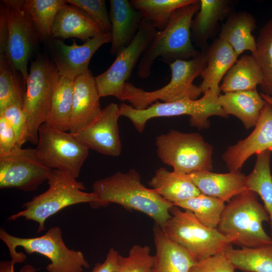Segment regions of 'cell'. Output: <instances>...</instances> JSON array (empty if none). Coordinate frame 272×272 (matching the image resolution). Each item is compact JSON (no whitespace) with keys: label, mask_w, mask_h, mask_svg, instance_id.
Listing matches in <instances>:
<instances>
[{"label":"cell","mask_w":272,"mask_h":272,"mask_svg":"<svg viewBox=\"0 0 272 272\" xmlns=\"http://www.w3.org/2000/svg\"><path fill=\"white\" fill-rule=\"evenodd\" d=\"M104 33L82 10L67 3L57 12L54 20L50 38H77L84 42Z\"/></svg>","instance_id":"obj_20"},{"label":"cell","mask_w":272,"mask_h":272,"mask_svg":"<svg viewBox=\"0 0 272 272\" xmlns=\"http://www.w3.org/2000/svg\"><path fill=\"white\" fill-rule=\"evenodd\" d=\"M200 8V1L176 10L166 27L158 31L143 54L137 65L138 77L146 79L156 59L168 64L177 60H188L200 52L192 44V20Z\"/></svg>","instance_id":"obj_2"},{"label":"cell","mask_w":272,"mask_h":272,"mask_svg":"<svg viewBox=\"0 0 272 272\" xmlns=\"http://www.w3.org/2000/svg\"><path fill=\"white\" fill-rule=\"evenodd\" d=\"M269 222L268 215L258 201L257 194L246 190L234 196L226 205L217 229L241 248L272 244V238L262 224Z\"/></svg>","instance_id":"obj_3"},{"label":"cell","mask_w":272,"mask_h":272,"mask_svg":"<svg viewBox=\"0 0 272 272\" xmlns=\"http://www.w3.org/2000/svg\"><path fill=\"white\" fill-rule=\"evenodd\" d=\"M17 146L14 132L5 117L0 115V156L10 153Z\"/></svg>","instance_id":"obj_41"},{"label":"cell","mask_w":272,"mask_h":272,"mask_svg":"<svg viewBox=\"0 0 272 272\" xmlns=\"http://www.w3.org/2000/svg\"><path fill=\"white\" fill-rule=\"evenodd\" d=\"M206 53L207 65L200 75L202 82L198 87L203 94L209 90L221 91L220 82L238 56L231 46L219 37L209 45Z\"/></svg>","instance_id":"obj_24"},{"label":"cell","mask_w":272,"mask_h":272,"mask_svg":"<svg viewBox=\"0 0 272 272\" xmlns=\"http://www.w3.org/2000/svg\"><path fill=\"white\" fill-rule=\"evenodd\" d=\"M52 170L39 158L35 149L16 147L0 156V188L35 190L48 180Z\"/></svg>","instance_id":"obj_14"},{"label":"cell","mask_w":272,"mask_h":272,"mask_svg":"<svg viewBox=\"0 0 272 272\" xmlns=\"http://www.w3.org/2000/svg\"><path fill=\"white\" fill-rule=\"evenodd\" d=\"M188 175L201 193L225 202L247 190L245 186L246 176L240 171L226 173L200 171Z\"/></svg>","instance_id":"obj_23"},{"label":"cell","mask_w":272,"mask_h":272,"mask_svg":"<svg viewBox=\"0 0 272 272\" xmlns=\"http://www.w3.org/2000/svg\"><path fill=\"white\" fill-rule=\"evenodd\" d=\"M235 268L226 252L198 260L189 272H234Z\"/></svg>","instance_id":"obj_40"},{"label":"cell","mask_w":272,"mask_h":272,"mask_svg":"<svg viewBox=\"0 0 272 272\" xmlns=\"http://www.w3.org/2000/svg\"><path fill=\"white\" fill-rule=\"evenodd\" d=\"M74 80L60 76L45 122L48 126L62 131H69Z\"/></svg>","instance_id":"obj_30"},{"label":"cell","mask_w":272,"mask_h":272,"mask_svg":"<svg viewBox=\"0 0 272 272\" xmlns=\"http://www.w3.org/2000/svg\"><path fill=\"white\" fill-rule=\"evenodd\" d=\"M2 2L6 6L9 25L5 55L26 82L29 74L28 62L40 38L26 7L25 1Z\"/></svg>","instance_id":"obj_12"},{"label":"cell","mask_w":272,"mask_h":272,"mask_svg":"<svg viewBox=\"0 0 272 272\" xmlns=\"http://www.w3.org/2000/svg\"><path fill=\"white\" fill-rule=\"evenodd\" d=\"M220 92L209 90L202 97L195 100L187 99L172 102L157 101L142 110L136 109L123 103L119 105V114L120 116L128 118L140 133L144 131L147 122L151 118L184 115L190 116L192 126L200 129L208 128L210 125V117H228L219 104Z\"/></svg>","instance_id":"obj_7"},{"label":"cell","mask_w":272,"mask_h":272,"mask_svg":"<svg viewBox=\"0 0 272 272\" xmlns=\"http://www.w3.org/2000/svg\"><path fill=\"white\" fill-rule=\"evenodd\" d=\"M15 70L5 54L0 55V113L9 105L24 102V94Z\"/></svg>","instance_id":"obj_36"},{"label":"cell","mask_w":272,"mask_h":272,"mask_svg":"<svg viewBox=\"0 0 272 272\" xmlns=\"http://www.w3.org/2000/svg\"><path fill=\"white\" fill-rule=\"evenodd\" d=\"M0 115L4 116L11 125L15 135L17 146L21 148L29 139L28 127L23 110V104L16 103L11 104L0 113Z\"/></svg>","instance_id":"obj_38"},{"label":"cell","mask_w":272,"mask_h":272,"mask_svg":"<svg viewBox=\"0 0 272 272\" xmlns=\"http://www.w3.org/2000/svg\"><path fill=\"white\" fill-rule=\"evenodd\" d=\"M49 187L45 192L24 203V210L10 216L15 221L20 218L32 220L38 224L37 232L44 231L45 222L50 217L70 206L81 203L95 202L98 197L94 192H86L83 182L78 181L71 173L53 169L47 180Z\"/></svg>","instance_id":"obj_4"},{"label":"cell","mask_w":272,"mask_h":272,"mask_svg":"<svg viewBox=\"0 0 272 272\" xmlns=\"http://www.w3.org/2000/svg\"><path fill=\"white\" fill-rule=\"evenodd\" d=\"M226 253L235 269L244 272H272V244L240 249L231 248Z\"/></svg>","instance_id":"obj_31"},{"label":"cell","mask_w":272,"mask_h":272,"mask_svg":"<svg viewBox=\"0 0 272 272\" xmlns=\"http://www.w3.org/2000/svg\"><path fill=\"white\" fill-rule=\"evenodd\" d=\"M149 272H156L153 267Z\"/></svg>","instance_id":"obj_46"},{"label":"cell","mask_w":272,"mask_h":272,"mask_svg":"<svg viewBox=\"0 0 272 272\" xmlns=\"http://www.w3.org/2000/svg\"><path fill=\"white\" fill-rule=\"evenodd\" d=\"M92 188L98 197L97 200L90 205L93 208L116 203L126 210L146 214L162 228L171 217L169 210L174 204L152 188L146 187L140 173L134 168L98 179L94 182Z\"/></svg>","instance_id":"obj_1"},{"label":"cell","mask_w":272,"mask_h":272,"mask_svg":"<svg viewBox=\"0 0 272 272\" xmlns=\"http://www.w3.org/2000/svg\"><path fill=\"white\" fill-rule=\"evenodd\" d=\"M266 150L272 152V106L267 102L252 132L229 147L222 159L229 171H238L249 157Z\"/></svg>","instance_id":"obj_17"},{"label":"cell","mask_w":272,"mask_h":272,"mask_svg":"<svg viewBox=\"0 0 272 272\" xmlns=\"http://www.w3.org/2000/svg\"><path fill=\"white\" fill-rule=\"evenodd\" d=\"M256 28L254 16L246 11H232L222 24L219 37L226 41L239 56L245 51L254 54L256 41L253 32Z\"/></svg>","instance_id":"obj_25"},{"label":"cell","mask_w":272,"mask_h":272,"mask_svg":"<svg viewBox=\"0 0 272 272\" xmlns=\"http://www.w3.org/2000/svg\"><path fill=\"white\" fill-rule=\"evenodd\" d=\"M94 77L88 70L74 80V94L69 131L76 134L93 123L102 109Z\"/></svg>","instance_id":"obj_18"},{"label":"cell","mask_w":272,"mask_h":272,"mask_svg":"<svg viewBox=\"0 0 272 272\" xmlns=\"http://www.w3.org/2000/svg\"><path fill=\"white\" fill-rule=\"evenodd\" d=\"M262 82L258 63L253 55L241 56L228 70L220 85L224 93L257 90Z\"/></svg>","instance_id":"obj_28"},{"label":"cell","mask_w":272,"mask_h":272,"mask_svg":"<svg viewBox=\"0 0 272 272\" xmlns=\"http://www.w3.org/2000/svg\"><path fill=\"white\" fill-rule=\"evenodd\" d=\"M256 49L252 54L260 66L262 82L261 93L272 98V18L261 28L256 39Z\"/></svg>","instance_id":"obj_34"},{"label":"cell","mask_w":272,"mask_h":272,"mask_svg":"<svg viewBox=\"0 0 272 272\" xmlns=\"http://www.w3.org/2000/svg\"><path fill=\"white\" fill-rule=\"evenodd\" d=\"M174 205L191 211L201 224L211 228H217L226 206L222 200L202 193Z\"/></svg>","instance_id":"obj_33"},{"label":"cell","mask_w":272,"mask_h":272,"mask_svg":"<svg viewBox=\"0 0 272 272\" xmlns=\"http://www.w3.org/2000/svg\"><path fill=\"white\" fill-rule=\"evenodd\" d=\"M196 0H131L132 7L143 17L150 21L158 31L167 25L177 9L194 3Z\"/></svg>","instance_id":"obj_32"},{"label":"cell","mask_w":272,"mask_h":272,"mask_svg":"<svg viewBox=\"0 0 272 272\" xmlns=\"http://www.w3.org/2000/svg\"><path fill=\"white\" fill-rule=\"evenodd\" d=\"M65 0H27L26 7L39 35L41 41L50 38L51 30L55 16Z\"/></svg>","instance_id":"obj_35"},{"label":"cell","mask_w":272,"mask_h":272,"mask_svg":"<svg viewBox=\"0 0 272 272\" xmlns=\"http://www.w3.org/2000/svg\"><path fill=\"white\" fill-rule=\"evenodd\" d=\"M0 239L8 248L14 264L26 259L24 253L16 251L18 247H21L28 254L37 253L47 257L50 261L46 267L47 272H83L90 267L82 252L67 247L58 226L49 228L41 236L30 238L13 236L1 228Z\"/></svg>","instance_id":"obj_5"},{"label":"cell","mask_w":272,"mask_h":272,"mask_svg":"<svg viewBox=\"0 0 272 272\" xmlns=\"http://www.w3.org/2000/svg\"><path fill=\"white\" fill-rule=\"evenodd\" d=\"M171 218L164 230L174 242L188 251L196 261L232 248L231 240L217 228L201 224L193 213L173 206L169 210Z\"/></svg>","instance_id":"obj_8"},{"label":"cell","mask_w":272,"mask_h":272,"mask_svg":"<svg viewBox=\"0 0 272 272\" xmlns=\"http://www.w3.org/2000/svg\"><path fill=\"white\" fill-rule=\"evenodd\" d=\"M120 116L119 105L111 103L102 109L93 123L73 134L88 149L108 156H118L122 149L118 124Z\"/></svg>","instance_id":"obj_16"},{"label":"cell","mask_w":272,"mask_h":272,"mask_svg":"<svg viewBox=\"0 0 272 272\" xmlns=\"http://www.w3.org/2000/svg\"><path fill=\"white\" fill-rule=\"evenodd\" d=\"M260 96H261V97L266 101L267 102V103H268L269 104L271 105V106H272V98L265 95V94H263L261 93H260Z\"/></svg>","instance_id":"obj_45"},{"label":"cell","mask_w":272,"mask_h":272,"mask_svg":"<svg viewBox=\"0 0 272 272\" xmlns=\"http://www.w3.org/2000/svg\"><path fill=\"white\" fill-rule=\"evenodd\" d=\"M148 245H133L128 255L118 257V266L114 272H149L153 267L154 255Z\"/></svg>","instance_id":"obj_37"},{"label":"cell","mask_w":272,"mask_h":272,"mask_svg":"<svg viewBox=\"0 0 272 272\" xmlns=\"http://www.w3.org/2000/svg\"><path fill=\"white\" fill-rule=\"evenodd\" d=\"M15 265L11 260L1 261L0 262V272H15ZM37 269L31 264L23 266L19 272H36Z\"/></svg>","instance_id":"obj_44"},{"label":"cell","mask_w":272,"mask_h":272,"mask_svg":"<svg viewBox=\"0 0 272 272\" xmlns=\"http://www.w3.org/2000/svg\"><path fill=\"white\" fill-rule=\"evenodd\" d=\"M171 77L161 88L147 91L126 82L123 88L122 101H127L136 109H145L160 100L172 102L183 99H197L201 92L194 80L200 76L207 65L206 51H200L188 60H177L170 63Z\"/></svg>","instance_id":"obj_6"},{"label":"cell","mask_w":272,"mask_h":272,"mask_svg":"<svg viewBox=\"0 0 272 272\" xmlns=\"http://www.w3.org/2000/svg\"><path fill=\"white\" fill-rule=\"evenodd\" d=\"M155 144L160 160L176 172L189 175L212 170L213 148L198 133L172 129L157 136Z\"/></svg>","instance_id":"obj_10"},{"label":"cell","mask_w":272,"mask_h":272,"mask_svg":"<svg viewBox=\"0 0 272 272\" xmlns=\"http://www.w3.org/2000/svg\"><path fill=\"white\" fill-rule=\"evenodd\" d=\"M156 272H189L196 260L185 248L172 240L157 224L153 227Z\"/></svg>","instance_id":"obj_22"},{"label":"cell","mask_w":272,"mask_h":272,"mask_svg":"<svg viewBox=\"0 0 272 272\" xmlns=\"http://www.w3.org/2000/svg\"><path fill=\"white\" fill-rule=\"evenodd\" d=\"M149 185L165 200L175 204L196 196L201 193L188 175L158 169Z\"/></svg>","instance_id":"obj_27"},{"label":"cell","mask_w":272,"mask_h":272,"mask_svg":"<svg viewBox=\"0 0 272 272\" xmlns=\"http://www.w3.org/2000/svg\"><path fill=\"white\" fill-rule=\"evenodd\" d=\"M35 149L49 167L68 172L76 178L89 154V149L73 134L53 128L45 123L39 127Z\"/></svg>","instance_id":"obj_13"},{"label":"cell","mask_w":272,"mask_h":272,"mask_svg":"<svg viewBox=\"0 0 272 272\" xmlns=\"http://www.w3.org/2000/svg\"><path fill=\"white\" fill-rule=\"evenodd\" d=\"M271 152L266 150L256 154V160L251 172L245 179L247 190L258 194L267 212L272 238V175L270 171Z\"/></svg>","instance_id":"obj_29"},{"label":"cell","mask_w":272,"mask_h":272,"mask_svg":"<svg viewBox=\"0 0 272 272\" xmlns=\"http://www.w3.org/2000/svg\"><path fill=\"white\" fill-rule=\"evenodd\" d=\"M119 253L113 247L109 249L105 260L95 264L91 272H114L118 266Z\"/></svg>","instance_id":"obj_42"},{"label":"cell","mask_w":272,"mask_h":272,"mask_svg":"<svg viewBox=\"0 0 272 272\" xmlns=\"http://www.w3.org/2000/svg\"><path fill=\"white\" fill-rule=\"evenodd\" d=\"M85 12L104 33H111L109 13L104 0H67Z\"/></svg>","instance_id":"obj_39"},{"label":"cell","mask_w":272,"mask_h":272,"mask_svg":"<svg viewBox=\"0 0 272 272\" xmlns=\"http://www.w3.org/2000/svg\"><path fill=\"white\" fill-rule=\"evenodd\" d=\"M9 35V25L6 5L2 1L0 6V55L5 54Z\"/></svg>","instance_id":"obj_43"},{"label":"cell","mask_w":272,"mask_h":272,"mask_svg":"<svg viewBox=\"0 0 272 272\" xmlns=\"http://www.w3.org/2000/svg\"><path fill=\"white\" fill-rule=\"evenodd\" d=\"M111 33H103L77 45L74 40L71 45L59 39L50 41L52 61L59 75L72 79L87 72L90 61L95 52L103 44L111 42Z\"/></svg>","instance_id":"obj_15"},{"label":"cell","mask_w":272,"mask_h":272,"mask_svg":"<svg viewBox=\"0 0 272 272\" xmlns=\"http://www.w3.org/2000/svg\"><path fill=\"white\" fill-rule=\"evenodd\" d=\"M158 31L150 21L143 18L130 43L116 55L106 71L94 77L100 98L112 96L122 101L124 85Z\"/></svg>","instance_id":"obj_11"},{"label":"cell","mask_w":272,"mask_h":272,"mask_svg":"<svg viewBox=\"0 0 272 272\" xmlns=\"http://www.w3.org/2000/svg\"><path fill=\"white\" fill-rule=\"evenodd\" d=\"M110 53L117 55L131 42L143 18L128 0H110Z\"/></svg>","instance_id":"obj_19"},{"label":"cell","mask_w":272,"mask_h":272,"mask_svg":"<svg viewBox=\"0 0 272 272\" xmlns=\"http://www.w3.org/2000/svg\"><path fill=\"white\" fill-rule=\"evenodd\" d=\"M200 8L191 24V37L201 51H206L208 41L218 30L219 23L232 12L228 0H199Z\"/></svg>","instance_id":"obj_21"},{"label":"cell","mask_w":272,"mask_h":272,"mask_svg":"<svg viewBox=\"0 0 272 272\" xmlns=\"http://www.w3.org/2000/svg\"><path fill=\"white\" fill-rule=\"evenodd\" d=\"M60 77L56 66L46 56H38L31 61L23 110L28 127V141L33 144H37L39 127L45 122Z\"/></svg>","instance_id":"obj_9"},{"label":"cell","mask_w":272,"mask_h":272,"mask_svg":"<svg viewBox=\"0 0 272 272\" xmlns=\"http://www.w3.org/2000/svg\"><path fill=\"white\" fill-rule=\"evenodd\" d=\"M218 100L224 112L238 118L246 129L254 127L266 103L257 90L226 93Z\"/></svg>","instance_id":"obj_26"}]
</instances>
